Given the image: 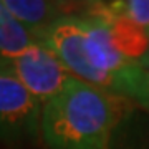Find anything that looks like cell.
Listing matches in <instances>:
<instances>
[{
  "instance_id": "7a4b0ae2",
  "label": "cell",
  "mask_w": 149,
  "mask_h": 149,
  "mask_svg": "<svg viewBox=\"0 0 149 149\" xmlns=\"http://www.w3.org/2000/svg\"><path fill=\"white\" fill-rule=\"evenodd\" d=\"M38 40L58 56L71 76L103 90H113V81L96 71L86 56V22L83 17H60L48 25Z\"/></svg>"
},
{
  "instance_id": "8fae6325",
  "label": "cell",
  "mask_w": 149,
  "mask_h": 149,
  "mask_svg": "<svg viewBox=\"0 0 149 149\" xmlns=\"http://www.w3.org/2000/svg\"><path fill=\"white\" fill-rule=\"evenodd\" d=\"M3 13H5V8H3V2L0 0V17L3 15Z\"/></svg>"
},
{
  "instance_id": "52a82bcc",
  "label": "cell",
  "mask_w": 149,
  "mask_h": 149,
  "mask_svg": "<svg viewBox=\"0 0 149 149\" xmlns=\"http://www.w3.org/2000/svg\"><path fill=\"white\" fill-rule=\"evenodd\" d=\"M108 27L114 48L128 61L138 63L149 55V30L118 15L113 17Z\"/></svg>"
},
{
  "instance_id": "5b68a950",
  "label": "cell",
  "mask_w": 149,
  "mask_h": 149,
  "mask_svg": "<svg viewBox=\"0 0 149 149\" xmlns=\"http://www.w3.org/2000/svg\"><path fill=\"white\" fill-rule=\"evenodd\" d=\"M83 18L86 22V56L90 60L91 66L101 74L108 76L114 86L118 73L133 61H128L114 48L111 42L109 27L106 23L93 20V18H86V17Z\"/></svg>"
},
{
  "instance_id": "8992f818",
  "label": "cell",
  "mask_w": 149,
  "mask_h": 149,
  "mask_svg": "<svg viewBox=\"0 0 149 149\" xmlns=\"http://www.w3.org/2000/svg\"><path fill=\"white\" fill-rule=\"evenodd\" d=\"M3 8L12 18L32 32L37 40L48 25L60 18V3L43 2V0H3Z\"/></svg>"
},
{
  "instance_id": "6da1fadb",
  "label": "cell",
  "mask_w": 149,
  "mask_h": 149,
  "mask_svg": "<svg viewBox=\"0 0 149 149\" xmlns=\"http://www.w3.org/2000/svg\"><path fill=\"white\" fill-rule=\"evenodd\" d=\"M121 96L71 76L43 104L40 134L48 149H109L126 111Z\"/></svg>"
},
{
  "instance_id": "3957f363",
  "label": "cell",
  "mask_w": 149,
  "mask_h": 149,
  "mask_svg": "<svg viewBox=\"0 0 149 149\" xmlns=\"http://www.w3.org/2000/svg\"><path fill=\"white\" fill-rule=\"evenodd\" d=\"M43 104L7 68L0 70V139L20 143L40 133Z\"/></svg>"
},
{
  "instance_id": "9c48e42d",
  "label": "cell",
  "mask_w": 149,
  "mask_h": 149,
  "mask_svg": "<svg viewBox=\"0 0 149 149\" xmlns=\"http://www.w3.org/2000/svg\"><path fill=\"white\" fill-rule=\"evenodd\" d=\"M35 42L37 37L5 12L0 17V70Z\"/></svg>"
},
{
  "instance_id": "277c9868",
  "label": "cell",
  "mask_w": 149,
  "mask_h": 149,
  "mask_svg": "<svg viewBox=\"0 0 149 149\" xmlns=\"http://www.w3.org/2000/svg\"><path fill=\"white\" fill-rule=\"evenodd\" d=\"M5 68L15 74L42 104L55 98L71 78L58 56L40 40L13 58Z\"/></svg>"
},
{
  "instance_id": "ba28073f",
  "label": "cell",
  "mask_w": 149,
  "mask_h": 149,
  "mask_svg": "<svg viewBox=\"0 0 149 149\" xmlns=\"http://www.w3.org/2000/svg\"><path fill=\"white\" fill-rule=\"evenodd\" d=\"M113 93L149 111V56L121 70L116 76Z\"/></svg>"
},
{
  "instance_id": "30bf717a",
  "label": "cell",
  "mask_w": 149,
  "mask_h": 149,
  "mask_svg": "<svg viewBox=\"0 0 149 149\" xmlns=\"http://www.w3.org/2000/svg\"><path fill=\"white\" fill-rule=\"evenodd\" d=\"M111 8L114 15L124 17L134 22L136 25L149 30V0H126V2H113Z\"/></svg>"
}]
</instances>
